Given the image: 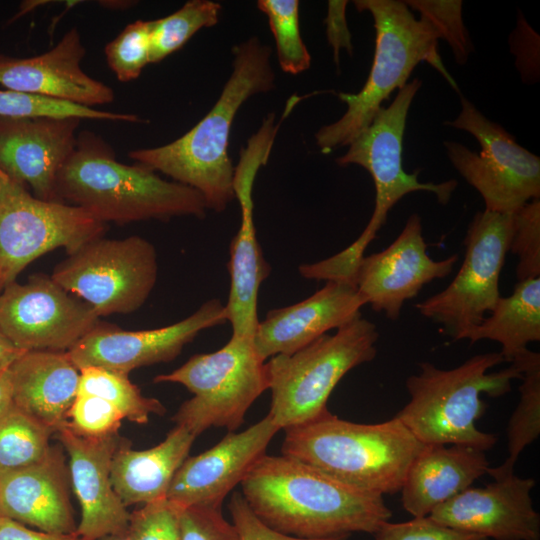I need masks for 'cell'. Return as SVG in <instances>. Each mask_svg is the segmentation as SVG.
I'll use <instances>...</instances> for the list:
<instances>
[{"instance_id": "cell-48", "label": "cell", "mask_w": 540, "mask_h": 540, "mask_svg": "<svg viewBox=\"0 0 540 540\" xmlns=\"http://www.w3.org/2000/svg\"><path fill=\"white\" fill-rule=\"evenodd\" d=\"M98 540H128L126 534L125 535H110L102 537Z\"/></svg>"}, {"instance_id": "cell-47", "label": "cell", "mask_w": 540, "mask_h": 540, "mask_svg": "<svg viewBox=\"0 0 540 540\" xmlns=\"http://www.w3.org/2000/svg\"><path fill=\"white\" fill-rule=\"evenodd\" d=\"M101 5H105L107 7H110V8H116L118 6H120L121 8H126L128 6H131L132 5V2H127V1H102L100 2Z\"/></svg>"}, {"instance_id": "cell-31", "label": "cell", "mask_w": 540, "mask_h": 540, "mask_svg": "<svg viewBox=\"0 0 540 540\" xmlns=\"http://www.w3.org/2000/svg\"><path fill=\"white\" fill-rule=\"evenodd\" d=\"M78 394L100 397L137 424H146L151 414L163 415L165 406L157 399L146 397L128 375L101 367L80 369Z\"/></svg>"}, {"instance_id": "cell-45", "label": "cell", "mask_w": 540, "mask_h": 540, "mask_svg": "<svg viewBox=\"0 0 540 540\" xmlns=\"http://www.w3.org/2000/svg\"><path fill=\"white\" fill-rule=\"evenodd\" d=\"M24 352L26 351L16 347L0 330V374L8 371Z\"/></svg>"}, {"instance_id": "cell-40", "label": "cell", "mask_w": 540, "mask_h": 540, "mask_svg": "<svg viewBox=\"0 0 540 540\" xmlns=\"http://www.w3.org/2000/svg\"><path fill=\"white\" fill-rule=\"evenodd\" d=\"M179 530L180 540H240L221 509L209 507H180Z\"/></svg>"}, {"instance_id": "cell-43", "label": "cell", "mask_w": 540, "mask_h": 540, "mask_svg": "<svg viewBox=\"0 0 540 540\" xmlns=\"http://www.w3.org/2000/svg\"><path fill=\"white\" fill-rule=\"evenodd\" d=\"M348 1H328L326 35L329 45L333 49L334 61L339 66V53L346 49L351 55L353 52L352 35L346 21V7Z\"/></svg>"}, {"instance_id": "cell-29", "label": "cell", "mask_w": 540, "mask_h": 540, "mask_svg": "<svg viewBox=\"0 0 540 540\" xmlns=\"http://www.w3.org/2000/svg\"><path fill=\"white\" fill-rule=\"evenodd\" d=\"M512 362L522 368L520 400L507 427L508 457L500 466L488 469L492 477L514 473L519 455L540 434V354L528 349Z\"/></svg>"}, {"instance_id": "cell-4", "label": "cell", "mask_w": 540, "mask_h": 540, "mask_svg": "<svg viewBox=\"0 0 540 540\" xmlns=\"http://www.w3.org/2000/svg\"><path fill=\"white\" fill-rule=\"evenodd\" d=\"M424 446L395 417L365 424L340 419L328 410L311 422L285 429L281 453L348 486L383 496L400 492Z\"/></svg>"}, {"instance_id": "cell-8", "label": "cell", "mask_w": 540, "mask_h": 540, "mask_svg": "<svg viewBox=\"0 0 540 540\" xmlns=\"http://www.w3.org/2000/svg\"><path fill=\"white\" fill-rule=\"evenodd\" d=\"M377 326L361 316L290 355L265 361L271 403L268 415L279 429L322 416L339 381L353 368L373 360Z\"/></svg>"}, {"instance_id": "cell-33", "label": "cell", "mask_w": 540, "mask_h": 540, "mask_svg": "<svg viewBox=\"0 0 540 540\" xmlns=\"http://www.w3.org/2000/svg\"><path fill=\"white\" fill-rule=\"evenodd\" d=\"M257 6L268 19L282 71L297 75L311 65V55L302 39L297 0H259Z\"/></svg>"}, {"instance_id": "cell-20", "label": "cell", "mask_w": 540, "mask_h": 540, "mask_svg": "<svg viewBox=\"0 0 540 540\" xmlns=\"http://www.w3.org/2000/svg\"><path fill=\"white\" fill-rule=\"evenodd\" d=\"M69 456V476L81 508L76 534L81 540L125 535L130 512L116 494L111 462L122 439L118 433L91 437L73 430L68 421L56 433Z\"/></svg>"}, {"instance_id": "cell-5", "label": "cell", "mask_w": 540, "mask_h": 540, "mask_svg": "<svg viewBox=\"0 0 540 540\" xmlns=\"http://www.w3.org/2000/svg\"><path fill=\"white\" fill-rule=\"evenodd\" d=\"M359 12H369L374 21L375 50L367 80L357 93L339 92L347 110L337 121L315 133L320 151L328 154L348 146L373 121L381 104L395 89H402L420 62L435 68L457 91L455 80L438 53L440 35L424 17L416 19L404 1L356 0Z\"/></svg>"}, {"instance_id": "cell-19", "label": "cell", "mask_w": 540, "mask_h": 540, "mask_svg": "<svg viewBox=\"0 0 540 540\" xmlns=\"http://www.w3.org/2000/svg\"><path fill=\"white\" fill-rule=\"evenodd\" d=\"M76 117H0V171L45 201H58V175L77 141Z\"/></svg>"}, {"instance_id": "cell-3", "label": "cell", "mask_w": 540, "mask_h": 540, "mask_svg": "<svg viewBox=\"0 0 540 540\" xmlns=\"http://www.w3.org/2000/svg\"><path fill=\"white\" fill-rule=\"evenodd\" d=\"M60 202L77 206L97 220L126 224L173 217L204 218L208 210L195 189L161 178L154 170L119 162L97 134L81 131L57 179Z\"/></svg>"}, {"instance_id": "cell-35", "label": "cell", "mask_w": 540, "mask_h": 540, "mask_svg": "<svg viewBox=\"0 0 540 540\" xmlns=\"http://www.w3.org/2000/svg\"><path fill=\"white\" fill-rule=\"evenodd\" d=\"M153 20L128 24L104 49L106 62L121 82L138 78L150 63Z\"/></svg>"}, {"instance_id": "cell-49", "label": "cell", "mask_w": 540, "mask_h": 540, "mask_svg": "<svg viewBox=\"0 0 540 540\" xmlns=\"http://www.w3.org/2000/svg\"><path fill=\"white\" fill-rule=\"evenodd\" d=\"M6 177L7 176L2 171H0V189H1V187H2V185L4 183V181H5Z\"/></svg>"}, {"instance_id": "cell-41", "label": "cell", "mask_w": 540, "mask_h": 540, "mask_svg": "<svg viewBox=\"0 0 540 540\" xmlns=\"http://www.w3.org/2000/svg\"><path fill=\"white\" fill-rule=\"evenodd\" d=\"M372 535L374 540H490L443 525L429 516L399 523L387 521Z\"/></svg>"}, {"instance_id": "cell-36", "label": "cell", "mask_w": 540, "mask_h": 540, "mask_svg": "<svg viewBox=\"0 0 540 540\" xmlns=\"http://www.w3.org/2000/svg\"><path fill=\"white\" fill-rule=\"evenodd\" d=\"M405 4L431 22L453 53L455 61L463 65L473 52V44L462 18L460 0H407Z\"/></svg>"}, {"instance_id": "cell-32", "label": "cell", "mask_w": 540, "mask_h": 540, "mask_svg": "<svg viewBox=\"0 0 540 540\" xmlns=\"http://www.w3.org/2000/svg\"><path fill=\"white\" fill-rule=\"evenodd\" d=\"M221 5L190 0L174 13L153 20L150 63H158L180 49L196 32L217 24Z\"/></svg>"}, {"instance_id": "cell-26", "label": "cell", "mask_w": 540, "mask_h": 540, "mask_svg": "<svg viewBox=\"0 0 540 540\" xmlns=\"http://www.w3.org/2000/svg\"><path fill=\"white\" fill-rule=\"evenodd\" d=\"M254 181L255 176L247 172L236 173L233 179L234 194L241 208V224L229 247L230 289L225 304L232 334L249 338H254L259 324V289L271 272L256 237L252 199Z\"/></svg>"}, {"instance_id": "cell-1", "label": "cell", "mask_w": 540, "mask_h": 540, "mask_svg": "<svg viewBox=\"0 0 540 540\" xmlns=\"http://www.w3.org/2000/svg\"><path fill=\"white\" fill-rule=\"evenodd\" d=\"M240 485L263 523L297 538L374 534L392 516L382 495L348 486L282 454H265Z\"/></svg>"}, {"instance_id": "cell-22", "label": "cell", "mask_w": 540, "mask_h": 540, "mask_svg": "<svg viewBox=\"0 0 540 540\" xmlns=\"http://www.w3.org/2000/svg\"><path fill=\"white\" fill-rule=\"evenodd\" d=\"M364 305L355 286L326 281L308 298L268 311L257 326L253 338L255 349L263 361L295 353L328 331L361 316Z\"/></svg>"}, {"instance_id": "cell-15", "label": "cell", "mask_w": 540, "mask_h": 540, "mask_svg": "<svg viewBox=\"0 0 540 540\" xmlns=\"http://www.w3.org/2000/svg\"><path fill=\"white\" fill-rule=\"evenodd\" d=\"M226 322L225 304L213 298L183 320L160 328L128 331L100 321L67 354L79 370L93 366L128 375L175 359L200 332Z\"/></svg>"}, {"instance_id": "cell-2", "label": "cell", "mask_w": 540, "mask_h": 540, "mask_svg": "<svg viewBox=\"0 0 540 540\" xmlns=\"http://www.w3.org/2000/svg\"><path fill=\"white\" fill-rule=\"evenodd\" d=\"M271 49L252 36L232 48V72L209 112L180 138L159 147L135 149V163L189 186L204 198L208 210L223 212L235 198L234 166L228 153L233 121L252 96L273 89Z\"/></svg>"}, {"instance_id": "cell-30", "label": "cell", "mask_w": 540, "mask_h": 540, "mask_svg": "<svg viewBox=\"0 0 540 540\" xmlns=\"http://www.w3.org/2000/svg\"><path fill=\"white\" fill-rule=\"evenodd\" d=\"M54 434L14 404L0 417V475L29 467L51 450Z\"/></svg>"}, {"instance_id": "cell-24", "label": "cell", "mask_w": 540, "mask_h": 540, "mask_svg": "<svg viewBox=\"0 0 540 540\" xmlns=\"http://www.w3.org/2000/svg\"><path fill=\"white\" fill-rule=\"evenodd\" d=\"M485 451L466 445H425L411 463L401 487L404 509L413 517L431 512L487 474Z\"/></svg>"}, {"instance_id": "cell-9", "label": "cell", "mask_w": 540, "mask_h": 540, "mask_svg": "<svg viewBox=\"0 0 540 540\" xmlns=\"http://www.w3.org/2000/svg\"><path fill=\"white\" fill-rule=\"evenodd\" d=\"M153 381L178 383L193 394L172 419L196 437L211 427L237 430L251 405L268 390L265 361L253 338L233 334L220 349L196 354Z\"/></svg>"}, {"instance_id": "cell-11", "label": "cell", "mask_w": 540, "mask_h": 540, "mask_svg": "<svg viewBox=\"0 0 540 540\" xmlns=\"http://www.w3.org/2000/svg\"><path fill=\"white\" fill-rule=\"evenodd\" d=\"M445 125L464 130L478 141L477 153L455 141H445L447 157L485 202V210L512 213L540 199V158L519 145L501 125L488 119L461 96V111Z\"/></svg>"}, {"instance_id": "cell-13", "label": "cell", "mask_w": 540, "mask_h": 540, "mask_svg": "<svg viewBox=\"0 0 540 540\" xmlns=\"http://www.w3.org/2000/svg\"><path fill=\"white\" fill-rule=\"evenodd\" d=\"M105 228L85 210L39 199L6 177L0 189V292L40 256L57 248L69 254Z\"/></svg>"}, {"instance_id": "cell-37", "label": "cell", "mask_w": 540, "mask_h": 540, "mask_svg": "<svg viewBox=\"0 0 540 540\" xmlns=\"http://www.w3.org/2000/svg\"><path fill=\"white\" fill-rule=\"evenodd\" d=\"M509 251L518 258V281L540 277V199H532L513 212Z\"/></svg>"}, {"instance_id": "cell-6", "label": "cell", "mask_w": 540, "mask_h": 540, "mask_svg": "<svg viewBox=\"0 0 540 540\" xmlns=\"http://www.w3.org/2000/svg\"><path fill=\"white\" fill-rule=\"evenodd\" d=\"M504 362L500 352L475 355L453 369L422 362L417 374L406 381L409 402L394 416L425 445L457 444L483 451L497 442L494 434L476 427L486 404L481 395L499 397L522 378L519 363L488 372Z\"/></svg>"}, {"instance_id": "cell-17", "label": "cell", "mask_w": 540, "mask_h": 540, "mask_svg": "<svg viewBox=\"0 0 540 540\" xmlns=\"http://www.w3.org/2000/svg\"><path fill=\"white\" fill-rule=\"evenodd\" d=\"M279 430L267 414L244 431H229L210 449L185 459L172 479L166 498L179 507L221 509L227 495L266 454L267 446Z\"/></svg>"}, {"instance_id": "cell-39", "label": "cell", "mask_w": 540, "mask_h": 540, "mask_svg": "<svg viewBox=\"0 0 540 540\" xmlns=\"http://www.w3.org/2000/svg\"><path fill=\"white\" fill-rule=\"evenodd\" d=\"M122 419V414L111 403L86 394L77 395L68 413L69 426L91 437L118 433Z\"/></svg>"}, {"instance_id": "cell-25", "label": "cell", "mask_w": 540, "mask_h": 540, "mask_svg": "<svg viewBox=\"0 0 540 540\" xmlns=\"http://www.w3.org/2000/svg\"><path fill=\"white\" fill-rule=\"evenodd\" d=\"M13 404L54 434L67 423L80 370L67 352H24L9 369Z\"/></svg>"}, {"instance_id": "cell-27", "label": "cell", "mask_w": 540, "mask_h": 540, "mask_svg": "<svg viewBox=\"0 0 540 540\" xmlns=\"http://www.w3.org/2000/svg\"><path fill=\"white\" fill-rule=\"evenodd\" d=\"M195 438L185 427L175 425L162 442L146 450H134L122 439L111 462L110 478L123 504L144 505L166 498Z\"/></svg>"}, {"instance_id": "cell-28", "label": "cell", "mask_w": 540, "mask_h": 540, "mask_svg": "<svg viewBox=\"0 0 540 540\" xmlns=\"http://www.w3.org/2000/svg\"><path fill=\"white\" fill-rule=\"evenodd\" d=\"M465 339L471 344L483 339L498 342L507 362L524 354L528 344L540 341V277L518 281L512 294L500 297L490 316Z\"/></svg>"}, {"instance_id": "cell-42", "label": "cell", "mask_w": 540, "mask_h": 540, "mask_svg": "<svg viewBox=\"0 0 540 540\" xmlns=\"http://www.w3.org/2000/svg\"><path fill=\"white\" fill-rule=\"evenodd\" d=\"M240 540H348L350 535L304 539L280 533L263 523L251 510L241 493H234L228 503Z\"/></svg>"}, {"instance_id": "cell-12", "label": "cell", "mask_w": 540, "mask_h": 540, "mask_svg": "<svg viewBox=\"0 0 540 540\" xmlns=\"http://www.w3.org/2000/svg\"><path fill=\"white\" fill-rule=\"evenodd\" d=\"M513 212H477L464 239L465 257L452 282L417 303L422 316L442 324L454 340L465 339L499 300V278L509 252Z\"/></svg>"}, {"instance_id": "cell-23", "label": "cell", "mask_w": 540, "mask_h": 540, "mask_svg": "<svg viewBox=\"0 0 540 540\" xmlns=\"http://www.w3.org/2000/svg\"><path fill=\"white\" fill-rule=\"evenodd\" d=\"M69 478L57 447L36 464L1 474L0 516L47 533H75Z\"/></svg>"}, {"instance_id": "cell-14", "label": "cell", "mask_w": 540, "mask_h": 540, "mask_svg": "<svg viewBox=\"0 0 540 540\" xmlns=\"http://www.w3.org/2000/svg\"><path fill=\"white\" fill-rule=\"evenodd\" d=\"M100 322L94 310L46 274L0 292V330L24 351H69Z\"/></svg>"}, {"instance_id": "cell-34", "label": "cell", "mask_w": 540, "mask_h": 540, "mask_svg": "<svg viewBox=\"0 0 540 540\" xmlns=\"http://www.w3.org/2000/svg\"><path fill=\"white\" fill-rule=\"evenodd\" d=\"M40 116L76 117L81 120H109L130 123L145 122L135 114L98 110L96 108L13 90H0V117L27 118Z\"/></svg>"}, {"instance_id": "cell-44", "label": "cell", "mask_w": 540, "mask_h": 540, "mask_svg": "<svg viewBox=\"0 0 540 540\" xmlns=\"http://www.w3.org/2000/svg\"><path fill=\"white\" fill-rule=\"evenodd\" d=\"M0 540H81L73 534H53L26 527L10 518L0 516Z\"/></svg>"}, {"instance_id": "cell-7", "label": "cell", "mask_w": 540, "mask_h": 540, "mask_svg": "<svg viewBox=\"0 0 540 540\" xmlns=\"http://www.w3.org/2000/svg\"><path fill=\"white\" fill-rule=\"evenodd\" d=\"M422 82L415 78L398 90L392 103L377 112L371 124L336 159L340 166L358 165L371 175L375 186V205L371 218L360 236L343 251L325 259V273L334 279L352 280L364 252L385 224L389 211L406 194L416 191L434 193L446 205L458 183L451 179L441 183H422L418 172L403 168V135L408 111Z\"/></svg>"}, {"instance_id": "cell-46", "label": "cell", "mask_w": 540, "mask_h": 540, "mask_svg": "<svg viewBox=\"0 0 540 540\" xmlns=\"http://www.w3.org/2000/svg\"><path fill=\"white\" fill-rule=\"evenodd\" d=\"M13 405L9 370L0 374V417Z\"/></svg>"}, {"instance_id": "cell-18", "label": "cell", "mask_w": 540, "mask_h": 540, "mask_svg": "<svg viewBox=\"0 0 540 540\" xmlns=\"http://www.w3.org/2000/svg\"><path fill=\"white\" fill-rule=\"evenodd\" d=\"M484 487H469L429 515L438 523L493 540H540V516L534 509L533 478L514 473L494 476Z\"/></svg>"}, {"instance_id": "cell-16", "label": "cell", "mask_w": 540, "mask_h": 540, "mask_svg": "<svg viewBox=\"0 0 540 540\" xmlns=\"http://www.w3.org/2000/svg\"><path fill=\"white\" fill-rule=\"evenodd\" d=\"M421 218L414 213L397 238L384 250L365 256L357 266L354 283L366 304L396 320L405 301L435 279L448 276L458 261L453 254L434 260L427 253Z\"/></svg>"}, {"instance_id": "cell-38", "label": "cell", "mask_w": 540, "mask_h": 540, "mask_svg": "<svg viewBox=\"0 0 540 540\" xmlns=\"http://www.w3.org/2000/svg\"><path fill=\"white\" fill-rule=\"evenodd\" d=\"M180 507L163 498L130 513L128 540H180Z\"/></svg>"}, {"instance_id": "cell-21", "label": "cell", "mask_w": 540, "mask_h": 540, "mask_svg": "<svg viewBox=\"0 0 540 540\" xmlns=\"http://www.w3.org/2000/svg\"><path fill=\"white\" fill-rule=\"evenodd\" d=\"M86 50L76 27L50 50L15 58L0 54V85L8 90L93 108L114 100V91L81 68Z\"/></svg>"}, {"instance_id": "cell-10", "label": "cell", "mask_w": 540, "mask_h": 540, "mask_svg": "<svg viewBox=\"0 0 540 540\" xmlns=\"http://www.w3.org/2000/svg\"><path fill=\"white\" fill-rule=\"evenodd\" d=\"M50 276L99 318L128 314L138 310L155 287L157 252L138 235L122 239L102 235L67 254Z\"/></svg>"}]
</instances>
